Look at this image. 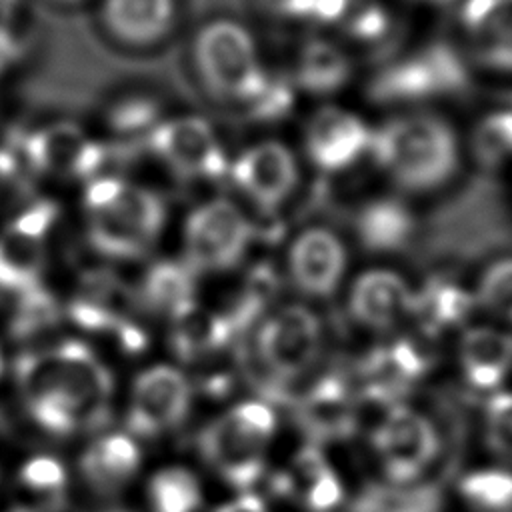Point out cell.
I'll use <instances>...</instances> for the list:
<instances>
[{
  "label": "cell",
  "mask_w": 512,
  "mask_h": 512,
  "mask_svg": "<svg viewBox=\"0 0 512 512\" xmlns=\"http://www.w3.org/2000/svg\"><path fill=\"white\" fill-rule=\"evenodd\" d=\"M16 380L32 418L52 434L98 426L108 414L112 376L80 342L24 354Z\"/></svg>",
  "instance_id": "1"
},
{
  "label": "cell",
  "mask_w": 512,
  "mask_h": 512,
  "mask_svg": "<svg viewBox=\"0 0 512 512\" xmlns=\"http://www.w3.org/2000/svg\"><path fill=\"white\" fill-rule=\"evenodd\" d=\"M82 218L86 238L100 256L136 260L160 242L168 208L156 190L140 182L98 174L84 186Z\"/></svg>",
  "instance_id": "2"
},
{
  "label": "cell",
  "mask_w": 512,
  "mask_h": 512,
  "mask_svg": "<svg viewBox=\"0 0 512 512\" xmlns=\"http://www.w3.org/2000/svg\"><path fill=\"white\" fill-rule=\"evenodd\" d=\"M370 156L400 188L412 192L438 188L458 164L452 128L426 112L400 114L372 130Z\"/></svg>",
  "instance_id": "3"
},
{
  "label": "cell",
  "mask_w": 512,
  "mask_h": 512,
  "mask_svg": "<svg viewBox=\"0 0 512 512\" xmlns=\"http://www.w3.org/2000/svg\"><path fill=\"white\" fill-rule=\"evenodd\" d=\"M192 64L200 82L216 98L244 108L270 78L256 38L244 24L230 18H214L196 30Z\"/></svg>",
  "instance_id": "4"
},
{
  "label": "cell",
  "mask_w": 512,
  "mask_h": 512,
  "mask_svg": "<svg viewBox=\"0 0 512 512\" xmlns=\"http://www.w3.org/2000/svg\"><path fill=\"white\" fill-rule=\"evenodd\" d=\"M274 428L276 418L268 404L242 402L204 428L200 450L228 484L246 488L262 474Z\"/></svg>",
  "instance_id": "5"
},
{
  "label": "cell",
  "mask_w": 512,
  "mask_h": 512,
  "mask_svg": "<svg viewBox=\"0 0 512 512\" xmlns=\"http://www.w3.org/2000/svg\"><path fill=\"white\" fill-rule=\"evenodd\" d=\"M254 238L246 210L226 196L196 204L182 226V256L192 272L222 274L236 268Z\"/></svg>",
  "instance_id": "6"
},
{
  "label": "cell",
  "mask_w": 512,
  "mask_h": 512,
  "mask_svg": "<svg viewBox=\"0 0 512 512\" xmlns=\"http://www.w3.org/2000/svg\"><path fill=\"white\" fill-rule=\"evenodd\" d=\"M148 144L152 154L182 180H216L230 168L214 126L194 114L162 120Z\"/></svg>",
  "instance_id": "7"
},
{
  "label": "cell",
  "mask_w": 512,
  "mask_h": 512,
  "mask_svg": "<svg viewBox=\"0 0 512 512\" xmlns=\"http://www.w3.org/2000/svg\"><path fill=\"white\" fill-rule=\"evenodd\" d=\"M234 188L260 212H278L300 182L296 152L282 140L266 138L246 146L228 168Z\"/></svg>",
  "instance_id": "8"
},
{
  "label": "cell",
  "mask_w": 512,
  "mask_h": 512,
  "mask_svg": "<svg viewBox=\"0 0 512 512\" xmlns=\"http://www.w3.org/2000/svg\"><path fill=\"white\" fill-rule=\"evenodd\" d=\"M466 84L468 72L458 52L448 44H432L382 70L372 92L384 102H404L456 94Z\"/></svg>",
  "instance_id": "9"
},
{
  "label": "cell",
  "mask_w": 512,
  "mask_h": 512,
  "mask_svg": "<svg viewBox=\"0 0 512 512\" xmlns=\"http://www.w3.org/2000/svg\"><path fill=\"white\" fill-rule=\"evenodd\" d=\"M256 346L268 372L294 380L310 370L320 354V318L302 304L282 306L262 322Z\"/></svg>",
  "instance_id": "10"
},
{
  "label": "cell",
  "mask_w": 512,
  "mask_h": 512,
  "mask_svg": "<svg viewBox=\"0 0 512 512\" xmlns=\"http://www.w3.org/2000/svg\"><path fill=\"white\" fill-rule=\"evenodd\" d=\"M374 450L394 484H412L436 460L440 436L434 424L420 412L404 406L392 408L376 426Z\"/></svg>",
  "instance_id": "11"
},
{
  "label": "cell",
  "mask_w": 512,
  "mask_h": 512,
  "mask_svg": "<svg viewBox=\"0 0 512 512\" xmlns=\"http://www.w3.org/2000/svg\"><path fill=\"white\" fill-rule=\"evenodd\" d=\"M446 248L456 258H470L482 250L504 244L510 234L506 210L498 190L488 182H474L440 216Z\"/></svg>",
  "instance_id": "12"
},
{
  "label": "cell",
  "mask_w": 512,
  "mask_h": 512,
  "mask_svg": "<svg viewBox=\"0 0 512 512\" xmlns=\"http://www.w3.org/2000/svg\"><path fill=\"white\" fill-rule=\"evenodd\" d=\"M372 146L366 120L338 104L320 106L304 128V154L326 174H340L356 166Z\"/></svg>",
  "instance_id": "13"
},
{
  "label": "cell",
  "mask_w": 512,
  "mask_h": 512,
  "mask_svg": "<svg viewBox=\"0 0 512 512\" xmlns=\"http://www.w3.org/2000/svg\"><path fill=\"white\" fill-rule=\"evenodd\" d=\"M104 152L100 144L74 122H52L24 142V162L54 180H92L98 176Z\"/></svg>",
  "instance_id": "14"
},
{
  "label": "cell",
  "mask_w": 512,
  "mask_h": 512,
  "mask_svg": "<svg viewBox=\"0 0 512 512\" xmlns=\"http://www.w3.org/2000/svg\"><path fill=\"white\" fill-rule=\"evenodd\" d=\"M288 278L308 298H328L344 282L348 250L342 238L324 226L298 232L286 252Z\"/></svg>",
  "instance_id": "15"
},
{
  "label": "cell",
  "mask_w": 512,
  "mask_h": 512,
  "mask_svg": "<svg viewBox=\"0 0 512 512\" xmlns=\"http://www.w3.org/2000/svg\"><path fill=\"white\" fill-rule=\"evenodd\" d=\"M190 406V386L184 374L172 366L144 370L132 388L128 426L142 436H154L178 426Z\"/></svg>",
  "instance_id": "16"
},
{
  "label": "cell",
  "mask_w": 512,
  "mask_h": 512,
  "mask_svg": "<svg viewBox=\"0 0 512 512\" xmlns=\"http://www.w3.org/2000/svg\"><path fill=\"white\" fill-rule=\"evenodd\" d=\"M414 292L394 270L372 268L350 286L348 310L352 318L370 330H390L412 314Z\"/></svg>",
  "instance_id": "17"
},
{
  "label": "cell",
  "mask_w": 512,
  "mask_h": 512,
  "mask_svg": "<svg viewBox=\"0 0 512 512\" xmlns=\"http://www.w3.org/2000/svg\"><path fill=\"white\" fill-rule=\"evenodd\" d=\"M44 212L20 214L0 232V288L26 294L36 288L44 270Z\"/></svg>",
  "instance_id": "18"
},
{
  "label": "cell",
  "mask_w": 512,
  "mask_h": 512,
  "mask_svg": "<svg viewBox=\"0 0 512 512\" xmlns=\"http://www.w3.org/2000/svg\"><path fill=\"white\" fill-rule=\"evenodd\" d=\"M176 0H100V20L108 36L128 48H152L174 30Z\"/></svg>",
  "instance_id": "19"
},
{
  "label": "cell",
  "mask_w": 512,
  "mask_h": 512,
  "mask_svg": "<svg viewBox=\"0 0 512 512\" xmlns=\"http://www.w3.org/2000/svg\"><path fill=\"white\" fill-rule=\"evenodd\" d=\"M462 26L478 62L512 72V0H466Z\"/></svg>",
  "instance_id": "20"
},
{
  "label": "cell",
  "mask_w": 512,
  "mask_h": 512,
  "mask_svg": "<svg viewBox=\"0 0 512 512\" xmlns=\"http://www.w3.org/2000/svg\"><path fill=\"white\" fill-rule=\"evenodd\" d=\"M458 362L472 388L492 390L512 370V336L486 326L470 328L460 338Z\"/></svg>",
  "instance_id": "21"
},
{
  "label": "cell",
  "mask_w": 512,
  "mask_h": 512,
  "mask_svg": "<svg viewBox=\"0 0 512 512\" xmlns=\"http://www.w3.org/2000/svg\"><path fill=\"white\" fill-rule=\"evenodd\" d=\"M352 78V60L342 46L328 38L308 40L294 68V82L312 96H332L340 92Z\"/></svg>",
  "instance_id": "22"
},
{
  "label": "cell",
  "mask_w": 512,
  "mask_h": 512,
  "mask_svg": "<svg viewBox=\"0 0 512 512\" xmlns=\"http://www.w3.org/2000/svg\"><path fill=\"white\" fill-rule=\"evenodd\" d=\"M314 18L336 34L360 44L380 42L392 28L382 0H318Z\"/></svg>",
  "instance_id": "23"
},
{
  "label": "cell",
  "mask_w": 512,
  "mask_h": 512,
  "mask_svg": "<svg viewBox=\"0 0 512 512\" xmlns=\"http://www.w3.org/2000/svg\"><path fill=\"white\" fill-rule=\"evenodd\" d=\"M414 228L412 212L396 198L370 200L356 216L358 240L370 252H394L404 248Z\"/></svg>",
  "instance_id": "24"
},
{
  "label": "cell",
  "mask_w": 512,
  "mask_h": 512,
  "mask_svg": "<svg viewBox=\"0 0 512 512\" xmlns=\"http://www.w3.org/2000/svg\"><path fill=\"white\" fill-rule=\"evenodd\" d=\"M140 452L132 438L108 434L98 438L82 456V474L100 492L118 490L138 470Z\"/></svg>",
  "instance_id": "25"
},
{
  "label": "cell",
  "mask_w": 512,
  "mask_h": 512,
  "mask_svg": "<svg viewBox=\"0 0 512 512\" xmlns=\"http://www.w3.org/2000/svg\"><path fill=\"white\" fill-rule=\"evenodd\" d=\"M476 298L460 284L440 276L432 278L418 294H414L412 314L418 316L428 334L462 324L474 310Z\"/></svg>",
  "instance_id": "26"
},
{
  "label": "cell",
  "mask_w": 512,
  "mask_h": 512,
  "mask_svg": "<svg viewBox=\"0 0 512 512\" xmlns=\"http://www.w3.org/2000/svg\"><path fill=\"white\" fill-rule=\"evenodd\" d=\"M142 294L146 302L174 318L194 306V278L186 264L158 262L144 278Z\"/></svg>",
  "instance_id": "27"
},
{
  "label": "cell",
  "mask_w": 512,
  "mask_h": 512,
  "mask_svg": "<svg viewBox=\"0 0 512 512\" xmlns=\"http://www.w3.org/2000/svg\"><path fill=\"white\" fill-rule=\"evenodd\" d=\"M442 494L436 484L372 486L358 500V512H440Z\"/></svg>",
  "instance_id": "28"
},
{
  "label": "cell",
  "mask_w": 512,
  "mask_h": 512,
  "mask_svg": "<svg viewBox=\"0 0 512 512\" xmlns=\"http://www.w3.org/2000/svg\"><path fill=\"white\" fill-rule=\"evenodd\" d=\"M458 492L472 512H512V472L506 468L468 472Z\"/></svg>",
  "instance_id": "29"
},
{
  "label": "cell",
  "mask_w": 512,
  "mask_h": 512,
  "mask_svg": "<svg viewBox=\"0 0 512 512\" xmlns=\"http://www.w3.org/2000/svg\"><path fill=\"white\" fill-rule=\"evenodd\" d=\"M154 512H196L202 502L198 480L184 468H164L156 472L148 486Z\"/></svg>",
  "instance_id": "30"
},
{
  "label": "cell",
  "mask_w": 512,
  "mask_h": 512,
  "mask_svg": "<svg viewBox=\"0 0 512 512\" xmlns=\"http://www.w3.org/2000/svg\"><path fill=\"white\" fill-rule=\"evenodd\" d=\"M472 152L480 166L496 168L512 156V110L488 114L472 136Z\"/></svg>",
  "instance_id": "31"
},
{
  "label": "cell",
  "mask_w": 512,
  "mask_h": 512,
  "mask_svg": "<svg viewBox=\"0 0 512 512\" xmlns=\"http://www.w3.org/2000/svg\"><path fill=\"white\" fill-rule=\"evenodd\" d=\"M298 466L302 470V480H304V502L308 508L314 512H328L332 510L340 498H342V488L334 472L324 464L318 452H306L300 460Z\"/></svg>",
  "instance_id": "32"
},
{
  "label": "cell",
  "mask_w": 512,
  "mask_h": 512,
  "mask_svg": "<svg viewBox=\"0 0 512 512\" xmlns=\"http://www.w3.org/2000/svg\"><path fill=\"white\" fill-rule=\"evenodd\" d=\"M174 320L178 322L176 344H178V350L186 356L200 354L208 348H214L224 338L222 322L196 310L194 306L178 314Z\"/></svg>",
  "instance_id": "33"
},
{
  "label": "cell",
  "mask_w": 512,
  "mask_h": 512,
  "mask_svg": "<svg viewBox=\"0 0 512 512\" xmlns=\"http://www.w3.org/2000/svg\"><path fill=\"white\" fill-rule=\"evenodd\" d=\"M484 440L494 454L512 460V392L494 394L486 402Z\"/></svg>",
  "instance_id": "34"
},
{
  "label": "cell",
  "mask_w": 512,
  "mask_h": 512,
  "mask_svg": "<svg viewBox=\"0 0 512 512\" xmlns=\"http://www.w3.org/2000/svg\"><path fill=\"white\" fill-rule=\"evenodd\" d=\"M476 302L498 314L512 312V258L494 262L480 278Z\"/></svg>",
  "instance_id": "35"
},
{
  "label": "cell",
  "mask_w": 512,
  "mask_h": 512,
  "mask_svg": "<svg viewBox=\"0 0 512 512\" xmlns=\"http://www.w3.org/2000/svg\"><path fill=\"white\" fill-rule=\"evenodd\" d=\"M154 112V104L142 98L126 100L122 104L118 102L110 114L112 130L118 134H140L148 140L156 126L162 122L160 118H156Z\"/></svg>",
  "instance_id": "36"
},
{
  "label": "cell",
  "mask_w": 512,
  "mask_h": 512,
  "mask_svg": "<svg viewBox=\"0 0 512 512\" xmlns=\"http://www.w3.org/2000/svg\"><path fill=\"white\" fill-rule=\"evenodd\" d=\"M20 480L24 482V486H28L36 492L54 494L64 486L66 472L58 460L48 458V456H38L24 464V468L20 472Z\"/></svg>",
  "instance_id": "37"
},
{
  "label": "cell",
  "mask_w": 512,
  "mask_h": 512,
  "mask_svg": "<svg viewBox=\"0 0 512 512\" xmlns=\"http://www.w3.org/2000/svg\"><path fill=\"white\" fill-rule=\"evenodd\" d=\"M256 6L270 18L296 22L314 18L318 0H254Z\"/></svg>",
  "instance_id": "38"
},
{
  "label": "cell",
  "mask_w": 512,
  "mask_h": 512,
  "mask_svg": "<svg viewBox=\"0 0 512 512\" xmlns=\"http://www.w3.org/2000/svg\"><path fill=\"white\" fill-rule=\"evenodd\" d=\"M24 12V0H0V58L14 48L16 30Z\"/></svg>",
  "instance_id": "39"
},
{
  "label": "cell",
  "mask_w": 512,
  "mask_h": 512,
  "mask_svg": "<svg viewBox=\"0 0 512 512\" xmlns=\"http://www.w3.org/2000/svg\"><path fill=\"white\" fill-rule=\"evenodd\" d=\"M18 176V158L12 150L0 146V190Z\"/></svg>",
  "instance_id": "40"
},
{
  "label": "cell",
  "mask_w": 512,
  "mask_h": 512,
  "mask_svg": "<svg viewBox=\"0 0 512 512\" xmlns=\"http://www.w3.org/2000/svg\"><path fill=\"white\" fill-rule=\"evenodd\" d=\"M216 512H268V510L256 496L244 494V496L220 506Z\"/></svg>",
  "instance_id": "41"
},
{
  "label": "cell",
  "mask_w": 512,
  "mask_h": 512,
  "mask_svg": "<svg viewBox=\"0 0 512 512\" xmlns=\"http://www.w3.org/2000/svg\"><path fill=\"white\" fill-rule=\"evenodd\" d=\"M54 2H58V4H80L82 0H54Z\"/></svg>",
  "instance_id": "42"
},
{
  "label": "cell",
  "mask_w": 512,
  "mask_h": 512,
  "mask_svg": "<svg viewBox=\"0 0 512 512\" xmlns=\"http://www.w3.org/2000/svg\"><path fill=\"white\" fill-rule=\"evenodd\" d=\"M2 368H4V362H2V352H0V374H2Z\"/></svg>",
  "instance_id": "43"
},
{
  "label": "cell",
  "mask_w": 512,
  "mask_h": 512,
  "mask_svg": "<svg viewBox=\"0 0 512 512\" xmlns=\"http://www.w3.org/2000/svg\"><path fill=\"white\" fill-rule=\"evenodd\" d=\"M428 2H438V4H444V2H450V0H428Z\"/></svg>",
  "instance_id": "44"
},
{
  "label": "cell",
  "mask_w": 512,
  "mask_h": 512,
  "mask_svg": "<svg viewBox=\"0 0 512 512\" xmlns=\"http://www.w3.org/2000/svg\"><path fill=\"white\" fill-rule=\"evenodd\" d=\"M510 318H512V312H510Z\"/></svg>",
  "instance_id": "45"
}]
</instances>
